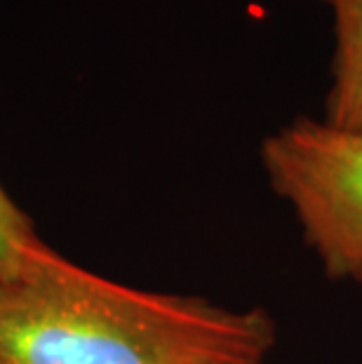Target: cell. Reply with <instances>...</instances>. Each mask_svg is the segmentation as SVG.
<instances>
[{
	"mask_svg": "<svg viewBox=\"0 0 362 364\" xmlns=\"http://www.w3.org/2000/svg\"><path fill=\"white\" fill-rule=\"evenodd\" d=\"M217 364H264V362H252V360H230V362H217Z\"/></svg>",
	"mask_w": 362,
	"mask_h": 364,
	"instance_id": "cell-5",
	"label": "cell"
},
{
	"mask_svg": "<svg viewBox=\"0 0 362 364\" xmlns=\"http://www.w3.org/2000/svg\"><path fill=\"white\" fill-rule=\"evenodd\" d=\"M48 250L33 221L0 183V282L26 273Z\"/></svg>",
	"mask_w": 362,
	"mask_h": 364,
	"instance_id": "cell-4",
	"label": "cell"
},
{
	"mask_svg": "<svg viewBox=\"0 0 362 364\" xmlns=\"http://www.w3.org/2000/svg\"><path fill=\"white\" fill-rule=\"evenodd\" d=\"M275 322L261 308L109 280L50 247L0 282V364L264 362Z\"/></svg>",
	"mask_w": 362,
	"mask_h": 364,
	"instance_id": "cell-1",
	"label": "cell"
},
{
	"mask_svg": "<svg viewBox=\"0 0 362 364\" xmlns=\"http://www.w3.org/2000/svg\"><path fill=\"white\" fill-rule=\"evenodd\" d=\"M266 181L332 280L362 284V134L299 118L261 141Z\"/></svg>",
	"mask_w": 362,
	"mask_h": 364,
	"instance_id": "cell-2",
	"label": "cell"
},
{
	"mask_svg": "<svg viewBox=\"0 0 362 364\" xmlns=\"http://www.w3.org/2000/svg\"><path fill=\"white\" fill-rule=\"evenodd\" d=\"M332 12L334 54L325 120L362 134V0H318Z\"/></svg>",
	"mask_w": 362,
	"mask_h": 364,
	"instance_id": "cell-3",
	"label": "cell"
}]
</instances>
